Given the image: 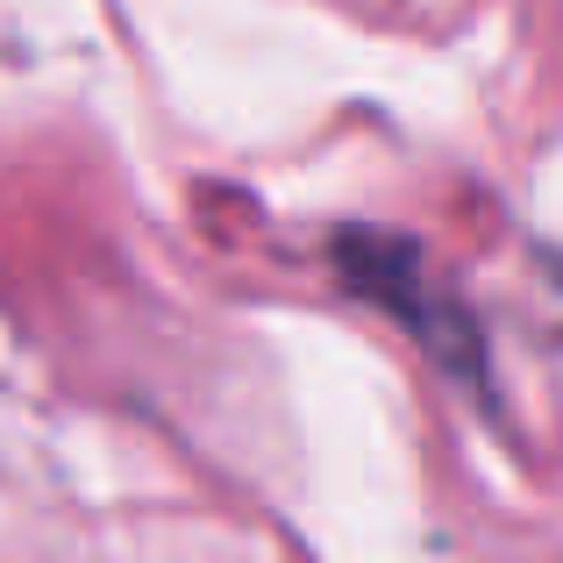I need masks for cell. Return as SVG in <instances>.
I'll use <instances>...</instances> for the list:
<instances>
[{
  "label": "cell",
  "mask_w": 563,
  "mask_h": 563,
  "mask_svg": "<svg viewBox=\"0 0 563 563\" xmlns=\"http://www.w3.org/2000/svg\"><path fill=\"white\" fill-rule=\"evenodd\" d=\"M343 278L364 292V300H378V307H393L399 321H407L413 335H421L435 357H456V364H471L478 357V343H471V321L456 314V300L450 292H435L428 286V272H421V257H413L399 235H372V229H350L343 235Z\"/></svg>",
  "instance_id": "obj_1"
}]
</instances>
